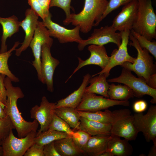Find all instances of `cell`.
Wrapping results in <instances>:
<instances>
[{
  "label": "cell",
  "mask_w": 156,
  "mask_h": 156,
  "mask_svg": "<svg viewBox=\"0 0 156 156\" xmlns=\"http://www.w3.org/2000/svg\"><path fill=\"white\" fill-rule=\"evenodd\" d=\"M70 136H71L66 133L48 129L36 135L34 143L43 146L56 140Z\"/></svg>",
  "instance_id": "cell-28"
},
{
  "label": "cell",
  "mask_w": 156,
  "mask_h": 156,
  "mask_svg": "<svg viewBox=\"0 0 156 156\" xmlns=\"http://www.w3.org/2000/svg\"><path fill=\"white\" fill-rule=\"evenodd\" d=\"M78 112L81 117L89 120L105 123H111L112 112L107 109L104 111L99 110L94 112Z\"/></svg>",
  "instance_id": "cell-30"
},
{
  "label": "cell",
  "mask_w": 156,
  "mask_h": 156,
  "mask_svg": "<svg viewBox=\"0 0 156 156\" xmlns=\"http://www.w3.org/2000/svg\"><path fill=\"white\" fill-rule=\"evenodd\" d=\"M121 34V42L118 49H116L112 52L109 61L107 66L99 72L93 75L94 77L99 74L104 73L108 77L111 69L117 65H120L125 62L132 63L134 62L136 57H133L128 53L127 45L129 43V36L130 30H125L120 31Z\"/></svg>",
  "instance_id": "cell-13"
},
{
  "label": "cell",
  "mask_w": 156,
  "mask_h": 156,
  "mask_svg": "<svg viewBox=\"0 0 156 156\" xmlns=\"http://www.w3.org/2000/svg\"><path fill=\"white\" fill-rule=\"evenodd\" d=\"M38 1L42 9L45 18L50 13L49 9L51 0H38Z\"/></svg>",
  "instance_id": "cell-42"
},
{
  "label": "cell",
  "mask_w": 156,
  "mask_h": 156,
  "mask_svg": "<svg viewBox=\"0 0 156 156\" xmlns=\"http://www.w3.org/2000/svg\"><path fill=\"white\" fill-rule=\"evenodd\" d=\"M111 134L123 137L129 141L136 139L138 132L133 123V116L127 109L112 112Z\"/></svg>",
  "instance_id": "cell-5"
},
{
  "label": "cell",
  "mask_w": 156,
  "mask_h": 156,
  "mask_svg": "<svg viewBox=\"0 0 156 156\" xmlns=\"http://www.w3.org/2000/svg\"><path fill=\"white\" fill-rule=\"evenodd\" d=\"M138 9V0L124 5L113 19L112 26L116 31L131 30L136 17Z\"/></svg>",
  "instance_id": "cell-16"
},
{
  "label": "cell",
  "mask_w": 156,
  "mask_h": 156,
  "mask_svg": "<svg viewBox=\"0 0 156 156\" xmlns=\"http://www.w3.org/2000/svg\"><path fill=\"white\" fill-rule=\"evenodd\" d=\"M109 82L122 83L129 87L132 90L134 96L142 97L147 95L152 97V103H156V89L150 87L144 79L136 77L130 70L122 68L120 75L118 77L107 80Z\"/></svg>",
  "instance_id": "cell-6"
},
{
  "label": "cell",
  "mask_w": 156,
  "mask_h": 156,
  "mask_svg": "<svg viewBox=\"0 0 156 156\" xmlns=\"http://www.w3.org/2000/svg\"><path fill=\"white\" fill-rule=\"evenodd\" d=\"M136 17L132 29L152 41L156 38V15L152 0H138Z\"/></svg>",
  "instance_id": "cell-4"
},
{
  "label": "cell",
  "mask_w": 156,
  "mask_h": 156,
  "mask_svg": "<svg viewBox=\"0 0 156 156\" xmlns=\"http://www.w3.org/2000/svg\"><path fill=\"white\" fill-rule=\"evenodd\" d=\"M110 135L91 136L82 149L83 154L88 156H99L100 154L107 151Z\"/></svg>",
  "instance_id": "cell-19"
},
{
  "label": "cell",
  "mask_w": 156,
  "mask_h": 156,
  "mask_svg": "<svg viewBox=\"0 0 156 156\" xmlns=\"http://www.w3.org/2000/svg\"><path fill=\"white\" fill-rule=\"evenodd\" d=\"M72 0H51L49 8L53 7H57L62 9L64 12L66 18H67L70 15V10L73 9L70 5Z\"/></svg>",
  "instance_id": "cell-37"
},
{
  "label": "cell",
  "mask_w": 156,
  "mask_h": 156,
  "mask_svg": "<svg viewBox=\"0 0 156 156\" xmlns=\"http://www.w3.org/2000/svg\"><path fill=\"white\" fill-rule=\"evenodd\" d=\"M91 135L86 132L78 129L71 137L75 145L82 149L87 143Z\"/></svg>",
  "instance_id": "cell-34"
},
{
  "label": "cell",
  "mask_w": 156,
  "mask_h": 156,
  "mask_svg": "<svg viewBox=\"0 0 156 156\" xmlns=\"http://www.w3.org/2000/svg\"><path fill=\"white\" fill-rule=\"evenodd\" d=\"M111 124L105 123L80 117L78 129L86 132L91 136L110 135Z\"/></svg>",
  "instance_id": "cell-22"
},
{
  "label": "cell",
  "mask_w": 156,
  "mask_h": 156,
  "mask_svg": "<svg viewBox=\"0 0 156 156\" xmlns=\"http://www.w3.org/2000/svg\"><path fill=\"white\" fill-rule=\"evenodd\" d=\"M52 43L44 44L42 47L41 71L43 83L46 84L47 90L52 92L54 91L53 75L55 70L60 64L57 59L53 57L51 52Z\"/></svg>",
  "instance_id": "cell-14"
},
{
  "label": "cell",
  "mask_w": 156,
  "mask_h": 156,
  "mask_svg": "<svg viewBox=\"0 0 156 156\" xmlns=\"http://www.w3.org/2000/svg\"><path fill=\"white\" fill-rule=\"evenodd\" d=\"M44 146L34 143L27 150L24 156H44L43 151Z\"/></svg>",
  "instance_id": "cell-38"
},
{
  "label": "cell",
  "mask_w": 156,
  "mask_h": 156,
  "mask_svg": "<svg viewBox=\"0 0 156 156\" xmlns=\"http://www.w3.org/2000/svg\"><path fill=\"white\" fill-rule=\"evenodd\" d=\"M99 156H114V155L111 152L107 151L100 154Z\"/></svg>",
  "instance_id": "cell-45"
},
{
  "label": "cell",
  "mask_w": 156,
  "mask_h": 156,
  "mask_svg": "<svg viewBox=\"0 0 156 156\" xmlns=\"http://www.w3.org/2000/svg\"><path fill=\"white\" fill-rule=\"evenodd\" d=\"M2 140L1 139H0V145H2Z\"/></svg>",
  "instance_id": "cell-47"
},
{
  "label": "cell",
  "mask_w": 156,
  "mask_h": 156,
  "mask_svg": "<svg viewBox=\"0 0 156 156\" xmlns=\"http://www.w3.org/2000/svg\"><path fill=\"white\" fill-rule=\"evenodd\" d=\"M54 113L70 128L78 129L80 116L76 108L63 107L55 109Z\"/></svg>",
  "instance_id": "cell-26"
},
{
  "label": "cell",
  "mask_w": 156,
  "mask_h": 156,
  "mask_svg": "<svg viewBox=\"0 0 156 156\" xmlns=\"http://www.w3.org/2000/svg\"><path fill=\"white\" fill-rule=\"evenodd\" d=\"M108 1L107 0H85L82 11L77 14H71L69 17L64 20L63 23L65 25L71 23L79 26L81 32L86 34L93 27L99 25Z\"/></svg>",
  "instance_id": "cell-2"
},
{
  "label": "cell",
  "mask_w": 156,
  "mask_h": 156,
  "mask_svg": "<svg viewBox=\"0 0 156 156\" xmlns=\"http://www.w3.org/2000/svg\"><path fill=\"white\" fill-rule=\"evenodd\" d=\"M91 77L89 80L90 85L85 88L84 92L100 94L109 98L108 91L109 84L106 80L107 77L104 73Z\"/></svg>",
  "instance_id": "cell-25"
},
{
  "label": "cell",
  "mask_w": 156,
  "mask_h": 156,
  "mask_svg": "<svg viewBox=\"0 0 156 156\" xmlns=\"http://www.w3.org/2000/svg\"><path fill=\"white\" fill-rule=\"evenodd\" d=\"M3 152L2 145H0V156H3Z\"/></svg>",
  "instance_id": "cell-46"
},
{
  "label": "cell",
  "mask_w": 156,
  "mask_h": 156,
  "mask_svg": "<svg viewBox=\"0 0 156 156\" xmlns=\"http://www.w3.org/2000/svg\"><path fill=\"white\" fill-rule=\"evenodd\" d=\"M25 15V18L20 21V26L24 30L25 36L21 46L15 50V55L18 56L29 46L39 21L38 16L31 8L27 9Z\"/></svg>",
  "instance_id": "cell-18"
},
{
  "label": "cell",
  "mask_w": 156,
  "mask_h": 156,
  "mask_svg": "<svg viewBox=\"0 0 156 156\" xmlns=\"http://www.w3.org/2000/svg\"><path fill=\"white\" fill-rule=\"evenodd\" d=\"M43 152L44 156H61L55 148L54 141L45 145Z\"/></svg>",
  "instance_id": "cell-39"
},
{
  "label": "cell",
  "mask_w": 156,
  "mask_h": 156,
  "mask_svg": "<svg viewBox=\"0 0 156 156\" xmlns=\"http://www.w3.org/2000/svg\"><path fill=\"white\" fill-rule=\"evenodd\" d=\"M20 44L19 41H16L13 47L6 52L0 53V73L6 76L9 77L12 81L17 82L19 81L18 78L16 77L9 69L8 64V61L12 54V52L15 50Z\"/></svg>",
  "instance_id": "cell-29"
},
{
  "label": "cell",
  "mask_w": 156,
  "mask_h": 156,
  "mask_svg": "<svg viewBox=\"0 0 156 156\" xmlns=\"http://www.w3.org/2000/svg\"><path fill=\"white\" fill-rule=\"evenodd\" d=\"M128 100L118 101L111 99L103 96H98L95 94L84 92L81 101L76 107L78 111L94 112L106 109L116 105L129 106Z\"/></svg>",
  "instance_id": "cell-10"
},
{
  "label": "cell",
  "mask_w": 156,
  "mask_h": 156,
  "mask_svg": "<svg viewBox=\"0 0 156 156\" xmlns=\"http://www.w3.org/2000/svg\"><path fill=\"white\" fill-rule=\"evenodd\" d=\"M14 129L9 117L0 118V139L2 140L7 137L10 131Z\"/></svg>",
  "instance_id": "cell-36"
},
{
  "label": "cell",
  "mask_w": 156,
  "mask_h": 156,
  "mask_svg": "<svg viewBox=\"0 0 156 156\" xmlns=\"http://www.w3.org/2000/svg\"><path fill=\"white\" fill-rule=\"evenodd\" d=\"M49 129L65 132L71 136L74 132L66 122L55 113Z\"/></svg>",
  "instance_id": "cell-31"
},
{
  "label": "cell",
  "mask_w": 156,
  "mask_h": 156,
  "mask_svg": "<svg viewBox=\"0 0 156 156\" xmlns=\"http://www.w3.org/2000/svg\"><path fill=\"white\" fill-rule=\"evenodd\" d=\"M88 50L90 53V57L85 60L78 57V64L66 82L79 69L85 66L89 65H96L101 67L102 70L107 66L109 61V57L107 55L104 46L90 45L88 48Z\"/></svg>",
  "instance_id": "cell-17"
},
{
  "label": "cell",
  "mask_w": 156,
  "mask_h": 156,
  "mask_svg": "<svg viewBox=\"0 0 156 156\" xmlns=\"http://www.w3.org/2000/svg\"><path fill=\"white\" fill-rule=\"evenodd\" d=\"M147 106V103L145 101L140 100L135 102L133 106V108L136 113H140L145 111Z\"/></svg>",
  "instance_id": "cell-41"
},
{
  "label": "cell",
  "mask_w": 156,
  "mask_h": 156,
  "mask_svg": "<svg viewBox=\"0 0 156 156\" xmlns=\"http://www.w3.org/2000/svg\"><path fill=\"white\" fill-rule=\"evenodd\" d=\"M121 32H116L112 25L105 26L94 29L89 37L86 39H82L78 43L77 47L81 51L88 45L104 46L109 43H114L118 47L121 43Z\"/></svg>",
  "instance_id": "cell-7"
},
{
  "label": "cell",
  "mask_w": 156,
  "mask_h": 156,
  "mask_svg": "<svg viewBox=\"0 0 156 156\" xmlns=\"http://www.w3.org/2000/svg\"><path fill=\"white\" fill-rule=\"evenodd\" d=\"M131 34L136 39L142 48L147 50L156 59V42L148 40L145 37L135 32L131 29Z\"/></svg>",
  "instance_id": "cell-32"
},
{
  "label": "cell",
  "mask_w": 156,
  "mask_h": 156,
  "mask_svg": "<svg viewBox=\"0 0 156 156\" xmlns=\"http://www.w3.org/2000/svg\"><path fill=\"white\" fill-rule=\"evenodd\" d=\"M148 156H156V144H153V145L151 148Z\"/></svg>",
  "instance_id": "cell-44"
},
{
  "label": "cell",
  "mask_w": 156,
  "mask_h": 156,
  "mask_svg": "<svg viewBox=\"0 0 156 156\" xmlns=\"http://www.w3.org/2000/svg\"><path fill=\"white\" fill-rule=\"evenodd\" d=\"M133 116V123L138 132H142L146 141L156 144V106L151 105L146 114L136 113Z\"/></svg>",
  "instance_id": "cell-8"
},
{
  "label": "cell",
  "mask_w": 156,
  "mask_h": 156,
  "mask_svg": "<svg viewBox=\"0 0 156 156\" xmlns=\"http://www.w3.org/2000/svg\"><path fill=\"white\" fill-rule=\"evenodd\" d=\"M91 77L89 73L84 75L82 82L79 88L65 98L58 101L55 105V109L63 107L76 108L81 101L85 88L89 84V80Z\"/></svg>",
  "instance_id": "cell-21"
},
{
  "label": "cell",
  "mask_w": 156,
  "mask_h": 156,
  "mask_svg": "<svg viewBox=\"0 0 156 156\" xmlns=\"http://www.w3.org/2000/svg\"><path fill=\"white\" fill-rule=\"evenodd\" d=\"M55 148L61 156H76L83 154L82 150L75 144L71 136L54 141Z\"/></svg>",
  "instance_id": "cell-24"
},
{
  "label": "cell",
  "mask_w": 156,
  "mask_h": 156,
  "mask_svg": "<svg viewBox=\"0 0 156 156\" xmlns=\"http://www.w3.org/2000/svg\"><path fill=\"white\" fill-rule=\"evenodd\" d=\"M12 82L9 77H5L4 84L7 99L5 110L16 130L18 136L22 138L32 131H36L39 124L36 120L32 122L27 121L22 117L18 108L17 101L19 99L23 98L24 95L21 88L13 86Z\"/></svg>",
  "instance_id": "cell-1"
},
{
  "label": "cell",
  "mask_w": 156,
  "mask_h": 156,
  "mask_svg": "<svg viewBox=\"0 0 156 156\" xmlns=\"http://www.w3.org/2000/svg\"><path fill=\"white\" fill-rule=\"evenodd\" d=\"M135 0H109L107 8L101 18L100 22L112 11L121 6L124 5Z\"/></svg>",
  "instance_id": "cell-35"
},
{
  "label": "cell",
  "mask_w": 156,
  "mask_h": 156,
  "mask_svg": "<svg viewBox=\"0 0 156 156\" xmlns=\"http://www.w3.org/2000/svg\"><path fill=\"white\" fill-rule=\"evenodd\" d=\"M36 131L31 132L26 136L17 138L13 130L2 140L3 156H23L28 149L34 143Z\"/></svg>",
  "instance_id": "cell-9"
},
{
  "label": "cell",
  "mask_w": 156,
  "mask_h": 156,
  "mask_svg": "<svg viewBox=\"0 0 156 156\" xmlns=\"http://www.w3.org/2000/svg\"><path fill=\"white\" fill-rule=\"evenodd\" d=\"M5 76L0 73V118L7 116L5 110L7 99V92L4 84Z\"/></svg>",
  "instance_id": "cell-33"
},
{
  "label": "cell",
  "mask_w": 156,
  "mask_h": 156,
  "mask_svg": "<svg viewBox=\"0 0 156 156\" xmlns=\"http://www.w3.org/2000/svg\"><path fill=\"white\" fill-rule=\"evenodd\" d=\"M108 95L111 99L121 101H127L134 97L132 90L128 86L113 83L109 85Z\"/></svg>",
  "instance_id": "cell-27"
},
{
  "label": "cell",
  "mask_w": 156,
  "mask_h": 156,
  "mask_svg": "<svg viewBox=\"0 0 156 156\" xmlns=\"http://www.w3.org/2000/svg\"><path fill=\"white\" fill-rule=\"evenodd\" d=\"M56 103L50 102L46 96H43L40 105H36L31 109V118L36 120L40 125V129L37 132L36 135L49 129L54 113Z\"/></svg>",
  "instance_id": "cell-15"
},
{
  "label": "cell",
  "mask_w": 156,
  "mask_h": 156,
  "mask_svg": "<svg viewBox=\"0 0 156 156\" xmlns=\"http://www.w3.org/2000/svg\"><path fill=\"white\" fill-rule=\"evenodd\" d=\"M128 44L135 48L137 51V57L134 62H125L120 66L134 72L138 77L144 79L148 85L151 76L156 73V65L153 57L146 49L142 48L136 39L130 33Z\"/></svg>",
  "instance_id": "cell-3"
},
{
  "label": "cell",
  "mask_w": 156,
  "mask_h": 156,
  "mask_svg": "<svg viewBox=\"0 0 156 156\" xmlns=\"http://www.w3.org/2000/svg\"><path fill=\"white\" fill-rule=\"evenodd\" d=\"M20 23L17 17L14 15L7 18L0 17V24L2 25L3 30L0 53L7 51L6 40L8 38L18 32Z\"/></svg>",
  "instance_id": "cell-20"
},
{
  "label": "cell",
  "mask_w": 156,
  "mask_h": 156,
  "mask_svg": "<svg viewBox=\"0 0 156 156\" xmlns=\"http://www.w3.org/2000/svg\"><path fill=\"white\" fill-rule=\"evenodd\" d=\"M46 43H53V39L50 36L47 29L42 22L38 21L29 46L34 58L32 64L36 70L38 79L42 83L40 67L41 50L42 45Z\"/></svg>",
  "instance_id": "cell-11"
},
{
  "label": "cell",
  "mask_w": 156,
  "mask_h": 156,
  "mask_svg": "<svg viewBox=\"0 0 156 156\" xmlns=\"http://www.w3.org/2000/svg\"><path fill=\"white\" fill-rule=\"evenodd\" d=\"M28 4L31 8L39 16L44 20L45 18L42 9L40 6L38 0H27Z\"/></svg>",
  "instance_id": "cell-40"
},
{
  "label": "cell",
  "mask_w": 156,
  "mask_h": 156,
  "mask_svg": "<svg viewBox=\"0 0 156 156\" xmlns=\"http://www.w3.org/2000/svg\"><path fill=\"white\" fill-rule=\"evenodd\" d=\"M128 140L121 139L118 136L111 134L108 141L107 150L114 156H130L133 152L132 145Z\"/></svg>",
  "instance_id": "cell-23"
},
{
  "label": "cell",
  "mask_w": 156,
  "mask_h": 156,
  "mask_svg": "<svg viewBox=\"0 0 156 156\" xmlns=\"http://www.w3.org/2000/svg\"><path fill=\"white\" fill-rule=\"evenodd\" d=\"M51 17L50 12L42 21L47 29L50 37L57 38L62 44L74 42L79 43L83 39L79 34V26H76L72 29H67L53 22Z\"/></svg>",
  "instance_id": "cell-12"
},
{
  "label": "cell",
  "mask_w": 156,
  "mask_h": 156,
  "mask_svg": "<svg viewBox=\"0 0 156 156\" xmlns=\"http://www.w3.org/2000/svg\"><path fill=\"white\" fill-rule=\"evenodd\" d=\"M148 85L151 88L156 89V73L151 76Z\"/></svg>",
  "instance_id": "cell-43"
}]
</instances>
